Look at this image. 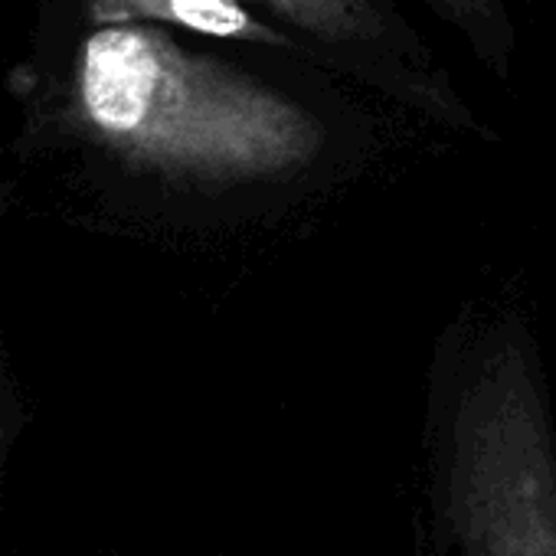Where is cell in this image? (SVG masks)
Listing matches in <instances>:
<instances>
[{
    "mask_svg": "<svg viewBox=\"0 0 556 556\" xmlns=\"http://www.w3.org/2000/svg\"><path fill=\"white\" fill-rule=\"evenodd\" d=\"M426 8L458 34L468 53L501 83L510 79L517 56V27L510 0H426Z\"/></svg>",
    "mask_w": 556,
    "mask_h": 556,
    "instance_id": "cell-5",
    "label": "cell"
},
{
    "mask_svg": "<svg viewBox=\"0 0 556 556\" xmlns=\"http://www.w3.org/2000/svg\"><path fill=\"white\" fill-rule=\"evenodd\" d=\"M426 494L455 556H556V416L530 325L475 308L442 334L426 403Z\"/></svg>",
    "mask_w": 556,
    "mask_h": 556,
    "instance_id": "cell-2",
    "label": "cell"
},
{
    "mask_svg": "<svg viewBox=\"0 0 556 556\" xmlns=\"http://www.w3.org/2000/svg\"><path fill=\"white\" fill-rule=\"evenodd\" d=\"M89 21L92 27H180L229 43L305 53L292 34L265 24L242 0H89Z\"/></svg>",
    "mask_w": 556,
    "mask_h": 556,
    "instance_id": "cell-4",
    "label": "cell"
},
{
    "mask_svg": "<svg viewBox=\"0 0 556 556\" xmlns=\"http://www.w3.org/2000/svg\"><path fill=\"white\" fill-rule=\"evenodd\" d=\"M76 115L125 164L203 190L292 184L328 151V125L289 92L148 24L86 37Z\"/></svg>",
    "mask_w": 556,
    "mask_h": 556,
    "instance_id": "cell-1",
    "label": "cell"
},
{
    "mask_svg": "<svg viewBox=\"0 0 556 556\" xmlns=\"http://www.w3.org/2000/svg\"><path fill=\"white\" fill-rule=\"evenodd\" d=\"M255 14L292 34L305 56L321 60L396 105L455 128L484 135V122L439 66L416 27L393 8V0H242Z\"/></svg>",
    "mask_w": 556,
    "mask_h": 556,
    "instance_id": "cell-3",
    "label": "cell"
}]
</instances>
